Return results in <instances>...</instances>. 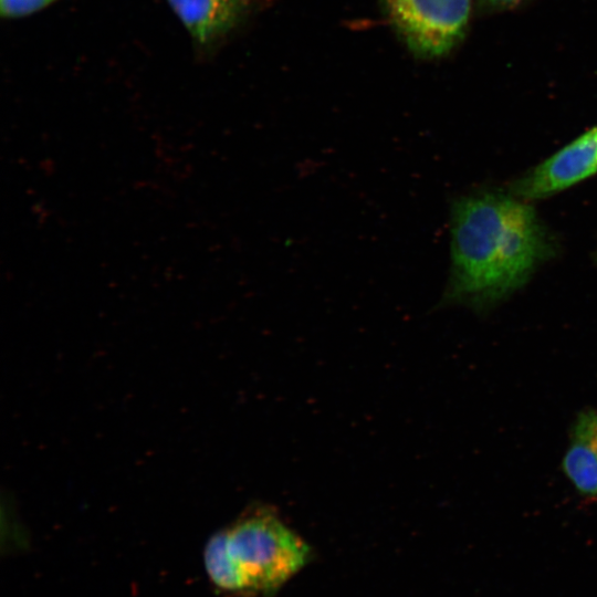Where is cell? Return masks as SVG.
<instances>
[{
  "label": "cell",
  "mask_w": 597,
  "mask_h": 597,
  "mask_svg": "<svg viewBox=\"0 0 597 597\" xmlns=\"http://www.w3.org/2000/svg\"><path fill=\"white\" fill-rule=\"evenodd\" d=\"M525 0H479L482 8L486 10H505L521 4Z\"/></svg>",
  "instance_id": "ba28073f"
},
{
  "label": "cell",
  "mask_w": 597,
  "mask_h": 597,
  "mask_svg": "<svg viewBox=\"0 0 597 597\" xmlns=\"http://www.w3.org/2000/svg\"><path fill=\"white\" fill-rule=\"evenodd\" d=\"M597 172V126L546 159L515 182L514 192L538 199Z\"/></svg>",
  "instance_id": "277c9868"
},
{
  "label": "cell",
  "mask_w": 597,
  "mask_h": 597,
  "mask_svg": "<svg viewBox=\"0 0 597 597\" xmlns=\"http://www.w3.org/2000/svg\"><path fill=\"white\" fill-rule=\"evenodd\" d=\"M389 20L408 49L422 59L448 54L464 38L472 0H386Z\"/></svg>",
  "instance_id": "3957f363"
},
{
  "label": "cell",
  "mask_w": 597,
  "mask_h": 597,
  "mask_svg": "<svg viewBox=\"0 0 597 597\" xmlns=\"http://www.w3.org/2000/svg\"><path fill=\"white\" fill-rule=\"evenodd\" d=\"M189 33L206 43L230 29L243 11V0H168Z\"/></svg>",
  "instance_id": "8992f818"
},
{
  "label": "cell",
  "mask_w": 597,
  "mask_h": 597,
  "mask_svg": "<svg viewBox=\"0 0 597 597\" xmlns=\"http://www.w3.org/2000/svg\"><path fill=\"white\" fill-rule=\"evenodd\" d=\"M562 468L578 493L597 498V411L578 415Z\"/></svg>",
  "instance_id": "5b68a950"
},
{
  "label": "cell",
  "mask_w": 597,
  "mask_h": 597,
  "mask_svg": "<svg viewBox=\"0 0 597 597\" xmlns=\"http://www.w3.org/2000/svg\"><path fill=\"white\" fill-rule=\"evenodd\" d=\"M54 0H0L2 17L19 18L31 14Z\"/></svg>",
  "instance_id": "52a82bcc"
},
{
  "label": "cell",
  "mask_w": 597,
  "mask_h": 597,
  "mask_svg": "<svg viewBox=\"0 0 597 597\" xmlns=\"http://www.w3.org/2000/svg\"><path fill=\"white\" fill-rule=\"evenodd\" d=\"M450 230L448 303L485 306L503 298L527 280L546 251L534 210L502 195L457 199Z\"/></svg>",
  "instance_id": "6da1fadb"
},
{
  "label": "cell",
  "mask_w": 597,
  "mask_h": 597,
  "mask_svg": "<svg viewBox=\"0 0 597 597\" xmlns=\"http://www.w3.org/2000/svg\"><path fill=\"white\" fill-rule=\"evenodd\" d=\"M222 533L242 596L273 595L311 557L308 544L269 506L249 507Z\"/></svg>",
  "instance_id": "7a4b0ae2"
}]
</instances>
